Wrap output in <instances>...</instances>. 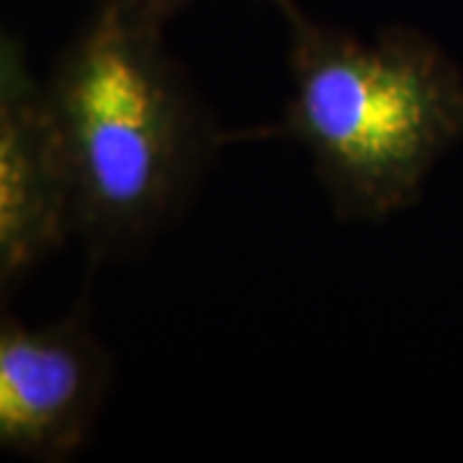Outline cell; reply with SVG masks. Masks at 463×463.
<instances>
[{
	"label": "cell",
	"mask_w": 463,
	"mask_h": 463,
	"mask_svg": "<svg viewBox=\"0 0 463 463\" xmlns=\"http://www.w3.org/2000/svg\"><path fill=\"white\" fill-rule=\"evenodd\" d=\"M163 32L127 0H100L39 93L72 230L103 258L167 230L230 145Z\"/></svg>",
	"instance_id": "6da1fadb"
},
{
	"label": "cell",
	"mask_w": 463,
	"mask_h": 463,
	"mask_svg": "<svg viewBox=\"0 0 463 463\" xmlns=\"http://www.w3.org/2000/svg\"><path fill=\"white\" fill-rule=\"evenodd\" d=\"M288 29L291 96L281 121L232 139L283 137L307 149L343 222L414 206L438 160L463 139V72L430 36L386 26L373 39L273 0Z\"/></svg>",
	"instance_id": "7a4b0ae2"
},
{
	"label": "cell",
	"mask_w": 463,
	"mask_h": 463,
	"mask_svg": "<svg viewBox=\"0 0 463 463\" xmlns=\"http://www.w3.org/2000/svg\"><path fill=\"white\" fill-rule=\"evenodd\" d=\"M109 355L83 312L47 327L0 319V450L62 461L106 399Z\"/></svg>",
	"instance_id": "3957f363"
},
{
	"label": "cell",
	"mask_w": 463,
	"mask_h": 463,
	"mask_svg": "<svg viewBox=\"0 0 463 463\" xmlns=\"http://www.w3.org/2000/svg\"><path fill=\"white\" fill-rule=\"evenodd\" d=\"M72 230L65 178L39 93L0 106V283Z\"/></svg>",
	"instance_id": "277c9868"
},
{
	"label": "cell",
	"mask_w": 463,
	"mask_h": 463,
	"mask_svg": "<svg viewBox=\"0 0 463 463\" xmlns=\"http://www.w3.org/2000/svg\"><path fill=\"white\" fill-rule=\"evenodd\" d=\"M33 93L36 88L32 83L24 52L14 36H8L0 29V106L33 96Z\"/></svg>",
	"instance_id": "5b68a950"
},
{
	"label": "cell",
	"mask_w": 463,
	"mask_h": 463,
	"mask_svg": "<svg viewBox=\"0 0 463 463\" xmlns=\"http://www.w3.org/2000/svg\"><path fill=\"white\" fill-rule=\"evenodd\" d=\"M132 8L142 11L145 16L155 18L160 24H167L170 18L175 16L181 11L183 5H188L191 0H127Z\"/></svg>",
	"instance_id": "8992f818"
}]
</instances>
